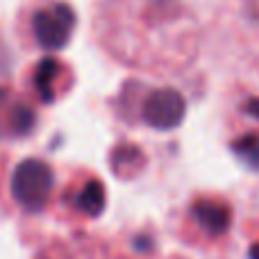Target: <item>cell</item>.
Here are the masks:
<instances>
[{"label": "cell", "instance_id": "cell-1", "mask_svg": "<svg viewBox=\"0 0 259 259\" xmlns=\"http://www.w3.org/2000/svg\"><path fill=\"white\" fill-rule=\"evenodd\" d=\"M75 9L66 0H27L16 14L14 32L25 50L55 53L73 39Z\"/></svg>", "mask_w": 259, "mask_h": 259}, {"label": "cell", "instance_id": "cell-2", "mask_svg": "<svg viewBox=\"0 0 259 259\" xmlns=\"http://www.w3.org/2000/svg\"><path fill=\"white\" fill-rule=\"evenodd\" d=\"M234 223V207L221 193H196L180 214L178 234L202 250L219 248L228 241Z\"/></svg>", "mask_w": 259, "mask_h": 259}, {"label": "cell", "instance_id": "cell-3", "mask_svg": "<svg viewBox=\"0 0 259 259\" xmlns=\"http://www.w3.org/2000/svg\"><path fill=\"white\" fill-rule=\"evenodd\" d=\"M59 182L53 164L41 157H23L9 168L5 193L9 196L14 209L23 214H41L55 205Z\"/></svg>", "mask_w": 259, "mask_h": 259}, {"label": "cell", "instance_id": "cell-4", "mask_svg": "<svg viewBox=\"0 0 259 259\" xmlns=\"http://www.w3.org/2000/svg\"><path fill=\"white\" fill-rule=\"evenodd\" d=\"M107 202V189L96 173L73 168L66 182L59 184L55 207L59 216L73 223H87L100 216Z\"/></svg>", "mask_w": 259, "mask_h": 259}, {"label": "cell", "instance_id": "cell-5", "mask_svg": "<svg viewBox=\"0 0 259 259\" xmlns=\"http://www.w3.org/2000/svg\"><path fill=\"white\" fill-rule=\"evenodd\" d=\"M125 116L150 127H173L184 116V98L170 87H130L125 91Z\"/></svg>", "mask_w": 259, "mask_h": 259}, {"label": "cell", "instance_id": "cell-6", "mask_svg": "<svg viewBox=\"0 0 259 259\" xmlns=\"http://www.w3.org/2000/svg\"><path fill=\"white\" fill-rule=\"evenodd\" d=\"M75 82L71 64L55 55H44L23 73V91L36 105H55L71 91Z\"/></svg>", "mask_w": 259, "mask_h": 259}, {"label": "cell", "instance_id": "cell-7", "mask_svg": "<svg viewBox=\"0 0 259 259\" xmlns=\"http://www.w3.org/2000/svg\"><path fill=\"white\" fill-rule=\"evenodd\" d=\"M230 148L239 159L259 168V96L243 94L234 103V114L230 118Z\"/></svg>", "mask_w": 259, "mask_h": 259}, {"label": "cell", "instance_id": "cell-8", "mask_svg": "<svg viewBox=\"0 0 259 259\" xmlns=\"http://www.w3.org/2000/svg\"><path fill=\"white\" fill-rule=\"evenodd\" d=\"M36 125H39V112L34 100L25 91L0 84V141L27 139Z\"/></svg>", "mask_w": 259, "mask_h": 259}, {"label": "cell", "instance_id": "cell-9", "mask_svg": "<svg viewBox=\"0 0 259 259\" xmlns=\"http://www.w3.org/2000/svg\"><path fill=\"white\" fill-rule=\"evenodd\" d=\"M248 257H250V259H259V230H257V232H252V237H250Z\"/></svg>", "mask_w": 259, "mask_h": 259}]
</instances>
